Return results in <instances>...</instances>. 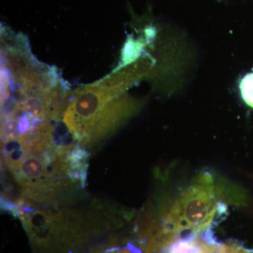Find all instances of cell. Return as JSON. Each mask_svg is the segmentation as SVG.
Masks as SVG:
<instances>
[{
	"mask_svg": "<svg viewBox=\"0 0 253 253\" xmlns=\"http://www.w3.org/2000/svg\"><path fill=\"white\" fill-rule=\"evenodd\" d=\"M87 155L57 145L52 135L5 142L3 160L20 191L38 204L54 206L76 197L84 186Z\"/></svg>",
	"mask_w": 253,
	"mask_h": 253,
	"instance_id": "1",
	"label": "cell"
},
{
	"mask_svg": "<svg viewBox=\"0 0 253 253\" xmlns=\"http://www.w3.org/2000/svg\"><path fill=\"white\" fill-rule=\"evenodd\" d=\"M218 191L212 174H199L174 200L163 217L165 224L179 234L207 230L217 215L224 212Z\"/></svg>",
	"mask_w": 253,
	"mask_h": 253,
	"instance_id": "2",
	"label": "cell"
},
{
	"mask_svg": "<svg viewBox=\"0 0 253 253\" xmlns=\"http://www.w3.org/2000/svg\"><path fill=\"white\" fill-rule=\"evenodd\" d=\"M195 253H253V250L246 249L234 242H218L209 228L198 233V246Z\"/></svg>",
	"mask_w": 253,
	"mask_h": 253,
	"instance_id": "3",
	"label": "cell"
},
{
	"mask_svg": "<svg viewBox=\"0 0 253 253\" xmlns=\"http://www.w3.org/2000/svg\"><path fill=\"white\" fill-rule=\"evenodd\" d=\"M239 88L243 99L253 109V73H248L241 79Z\"/></svg>",
	"mask_w": 253,
	"mask_h": 253,
	"instance_id": "4",
	"label": "cell"
}]
</instances>
